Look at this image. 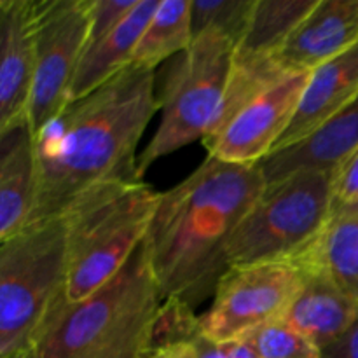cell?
Wrapping results in <instances>:
<instances>
[{
  "mask_svg": "<svg viewBox=\"0 0 358 358\" xmlns=\"http://www.w3.org/2000/svg\"><path fill=\"white\" fill-rule=\"evenodd\" d=\"M154 87L156 70L129 65L70 101L35 135L37 196L30 222L63 215L94 185L140 180L136 147L161 108Z\"/></svg>",
  "mask_w": 358,
  "mask_h": 358,
  "instance_id": "obj_1",
  "label": "cell"
},
{
  "mask_svg": "<svg viewBox=\"0 0 358 358\" xmlns=\"http://www.w3.org/2000/svg\"><path fill=\"white\" fill-rule=\"evenodd\" d=\"M261 164H234L208 156L187 178L161 192L145 236L163 299L191 308L215 294L236 227L264 194Z\"/></svg>",
  "mask_w": 358,
  "mask_h": 358,
  "instance_id": "obj_2",
  "label": "cell"
},
{
  "mask_svg": "<svg viewBox=\"0 0 358 358\" xmlns=\"http://www.w3.org/2000/svg\"><path fill=\"white\" fill-rule=\"evenodd\" d=\"M163 301L143 240L105 285L58 304L37 348L42 358H147Z\"/></svg>",
  "mask_w": 358,
  "mask_h": 358,
  "instance_id": "obj_3",
  "label": "cell"
},
{
  "mask_svg": "<svg viewBox=\"0 0 358 358\" xmlns=\"http://www.w3.org/2000/svg\"><path fill=\"white\" fill-rule=\"evenodd\" d=\"M161 192L142 180L94 185L63 212L66 224L65 301L77 303L100 289L149 233Z\"/></svg>",
  "mask_w": 358,
  "mask_h": 358,
  "instance_id": "obj_4",
  "label": "cell"
},
{
  "mask_svg": "<svg viewBox=\"0 0 358 358\" xmlns=\"http://www.w3.org/2000/svg\"><path fill=\"white\" fill-rule=\"evenodd\" d=\"M66 224L63 215L30 222L0 241V358L37 345L65 299Z\"/></svg>",
  "mask_w": 358,
  "mask_h": 358,
  "instance_id": "obj_5",
  "label": "cell"
},
{
  "mask_svg": "<svg viewBox=\"0 0 358 358\" xmlns=\"http://www.w3.org/2000/svg\"><path fill=\"white\" fill-rule=\"evenodd\" d=\"M334 173L299 170L266 185L227 245V264L290 262L317 241L332 215Z\"/></svg>",
  "mask_w": 358,
  "mask_h": 358,
  "instance_id": "obj_6",
  "label": "cell"
},
{
  "mask_svg": "<svg viewBox=\"0 0 358 358\" xmlns=\"http://www.w3.org/2000/svg\"><path fill=\"white\" fill-rule=\"evenodd\" d=\"M234 49L236 44L226 35L205 31L175 56L159 96V126L136 161L140 180L157 159L205 140L222 107Z\"/></svg>",
  "mask_w": 358,
  "mask_h": 358,
  "instance_id": "obj_7",
  "label": "cell"
},
{
  "mask_svg": "<svg viewBox=\"0 0 358 358\" xmlns=\"http://www.w3.org/2000/svg\"><path fill=\"white\" fill-rule=\"evenodd\" d=\"M35 73L28 122L37 135L70 103L90 38V0H35Z\"/></svg>",
  "mask_w": 358,
  "mask_h": 358,
  "instance_id": "obj_8",
  "label": "cell"
},
{
  "mask_svg": "<svg viewBox=\"0 0 358 358\" xmlns=\"http://www.w3.org/2000/svg\"><path fill=\"white\" fill-rule=\"evenodd\" d=\"M301 283L303 273L292 262L229 268L217 285L210 310L199 317L201 332L226 343L283 320Z\"/></svg>",
  "mask_w": 358,
  "mask_h": 358,
  "instance_id": "obj_9",
  "label": "cell"
},
{
  "mask_svg": "<svg viewBox=\"0 0 358 358\" xmlns=\"http://www.w3.org/2000/svg\"><path fill=\"white\" fill-rule=\"evenodd\" d=\"M308 77H285L245 103L215 135L203 140L208 156L234 164L261 163L289 128Z\"/></svg>",
  "mask_w": 358,
  "mask_h": 358,
  "instance_id": "obj_10",
  "label": "cell"
},
{
  "mask_svg": "<svg viewBox=\"0 0 358 358\" xmlns=\"http://www.w3.org/2000/svg\"><path fill=\"white\" fill-rule=\"evenodd\" d=\"M358 42V0H318L275 58L282 77L311 73Z\"/></svg>",
  "mask_w": 358,
  "mask_h": 358,
  "instance_id": "obj_11",
  "label": "cell"
},
{
  "mask_svg": "<svg viewBox=\"0 0 358 358\" xmlns=\"http://www.w3.org/2000/svg\"><path fill=\"white\" fill-rule=\"evenodd\" d=\"M35 0H0V131L28 119L35 73Z\"/></svg>",
  "mask_w": 358,
  "mask_h": 358,
  "instance_id": "obj_12",
  "label": "cell"
},
{
  "mask_svg": "<svg viewBox=\"0 0 358 358\" xmlns=\"http://www.w3.org/2000/svg\"><path fill=\"white\" fill-rule=\"evenodd\" d=\"M358 149V94L345 108L301 142L269 154L261 161L266 185L299 170L336 171Z\"/></svg>",
  "mask_w": 358,
  "mask_h": 358,
  "instance_id": "obj_13",
  "label": "cell"
},
{
  "mask_svg": "<svg viewBox=\"0 0 358 358\" xmlns=\"http://www.w3.org/2000/svg\"><path fill=\"white\" fill-rule=\"evenodd\" d=\"M358 94V42L310 73L289 128L273 152L287 149L317 131ZM271 152V154H273Z\"/></svg>",
  "mask_w": 358,
  "mask_h": 358,
  "instance_id": "obj_14",
  "label": "cell"
},
{
  "mask_svg": "<svg viewBox=\"0 0 358 358\" xmlns=\"http://www.w3.org/2000/svg\"><path fill=\"white\" fill-rule=\"evenodd\" d=\"M37 196V152L28 119L0 131V241L30 222Z\"/></svg>",
  "mask_w": 358,
  "mask_h": 358,
  "instance_id": "obj_15",
  "label": "cell"
},
{
  "mask_svg": "<svg viewBox=\"0 0 358 358\" xmlns=\"http://www.w3.org/2000/svg\"><path fill=\"white\" fill-rule=\"evenodd\" d=\"M297 268L303 283L283 320L322 352L353 327L358 303L320 269Z\"/></svg>",
  "mask_w": 358,
  "mask_h": 358,
  "instance_id": "obj_16",
  "label": "cell"
},
{
  "mask_svg": "<svg viewBox=\"0 0 358 358\" xmlns=\"http://www.w3.org/2000/svg\"><path fill=\"white\" fill-rule=\"evenodd\" d=\"M159 2L161 0H138L128 17L114 31L87 45L73 77L70 101L87 96L131 65L133 52L156 14Z\"/></svg>",
  "mask_w": 358,
  "mask_h": 358,
  "instance_id": "obj_17",
  "label": "cell"
},
{
  "mask_svg": "<svg viewBox=\"0 0 358 358\" xmlns=\"http://www.w3.org/2000/svg\"><path fill=\"white\" fill-rule=\"evenodd\" d=\"M290 262L320 269L358 303V208L332 212L317 241Z\"/></svg>",
  "mask_w": 358,
  "mask_h": 358,
  "instance_id": "obj_18",
  "label": "cell"
},
{
  "mask_svg": "<svg viewBox=\"0 0 358 358\" xmlns=\"http://www.w3.org/2000/svg\"><path fill=\"white\" fill-rule=\"evenodd\" d=\"M191 6L192 0H161L133 52L131 65L156 70L164 59L187 51L192 44Z\"/></svg>",
  "mask_w": 358,
  "mask_h": 358,
  "instance_id": "obj_19",
  "label": "cell"
},
{
  "mask_svg": "<svg viewBox=\"0 0 358 358\" xmlns=\"http://www.w3.org/2000/svg\"><path fill=\"white\" fill-rule=\"evenodd\" d=\"M257 0H192V38L205 31L226 35L240 44L248 30Z\"/></svg>",
  "mask_w": 358,
  "mask_h": 358,
  "instance_id": "obj_20",
  "label": "cell"
},
{
  "mask_svg": "<svg viewBox=\"0 0 358 358\" xmlns=\"http://www.w3.org/2000/svg\"><path fill=\"white\" fill-rule=\"evenodd\" d=\"M243 339L250 341L261 358H322L320 348L285 320L264 325Z\"/></svg>",
  "mask_w": 358,
  "mask_h": 358,
  "instance_id": "obj_21",
  "label": "cell"
},
{
  "mask_svg": "<svg viewBox=\"0 0 358 358\" xmlns=\"http://www.w3.org/2000/svg\"><path fill=\"white\" fill-rule=\"evenodd\" d=\"M201 334L199 317H196L194 308L184 301L164 299L154 324L152 353L166 346L191 343Z\"/></svg>",
  "mask_w": 358,
  "mask_h": 358,
  "instance_id": "obj_22",
  "label": "cell"
},
{
  "mask_svg": "<svg viewBox=\"0 0 358 358\" xmlns=\"http://www.w3.org/2000/svg\"><path fill=\"white\" fill-rule=\"evenodd\" d=\"M138 0H90V38L87 45L94 44L105 35L114 31L128 17ZM86 45V48H87Z\"/></svg>",
  "mask_w": 358,
  "mask_h": 358,
  "instance_id": "obj_23",
  "label": "cell"
},
{
  "mask_svg": "<svg viewBox=\"0 0 358 358\" xmlns=\"http://www.w3.org/2000/svg\"><path fill=\"white\" fill-rule=\"evenodd\" d=\"M358 203V149L334 173L332 212Z\"/></svg>",
  "mask_w": 358,
  "mask_h": 358,
  "instance_id": "obj_24",
  "label": "cell"
},
{
  "mask_svg": "<svg viewBox=\"0 0 358 358\" xmlns=\"http://www.w3.org/2000/svg\"><path fill=\"white\" fill-rule=\"evenodd\" d=\"M322 358H358V320L348 332L322 350Z\"/></svg>",
  "mask_w": 358,
  "mask_h": 358,
  "instance_id": "obj_25",
  "label": "cell"
},
{
  "mask_svg": "<svg viewBox=\"0 0 358 358\" xmlns=\"http://www.w3.org/2000/svg\"><path fill=\"white\" fill-rule=\"evenodd\" d=\"M222 345L226 358H261L247 339H234V341H226Z\"/></svg>",
  "mask_w": 358,
  "mask_h": 358,
  "instance_id": "obj_26",
  "label": "cell"
},
{
  "mask_svg": "<svg viewBox=\"0 0 358 358\" xmlns=\"http://www.w3.org/2000/svg\"><path fill=\"white\" fill-rule=\"evenodd\" d=\"M147 358H194V348H192V341L182 343V345H173L157 350V352H154L152 355Z\"/></svg>",
  "mask_w": 358,
  "mask_h": 358,
  "instance_id": "obj_27",
  "label": "cell"
},
{
  "mask_svg": "<svg viewBox=\"0 0 358 358\" xmlns=\"http://www.w3.org/2000/svg\"><path fill=\"white\" fill-rule=\"evenodd\" d=\"M6 358H42V355H41V350L37 348V345H31V346H27V348H21L17 350V352L10 353V355Z\"/></svg>",
  "mask_w": 358,
  "mask_h": 358,
  "instance_id": "obj_28",
  "label": "cell"
},
{
  "mask_svg": "<svg viewBox=\"0 0 358 358\" xmlns=\"http://www.w3.org/2000/svg\"><path fill=\"white\" fill-rule=\"evenodd\" d=\"M346 208H358V203H357V205H352V206H346ZM341 210H345V208H341ZM336 212H338V210H336Z\"/></svg>",
  "mask_w": 358,
  "mask_h": 358,
  "instance_id": "obj_29",
  "label": "cell"
}]
</instances>
